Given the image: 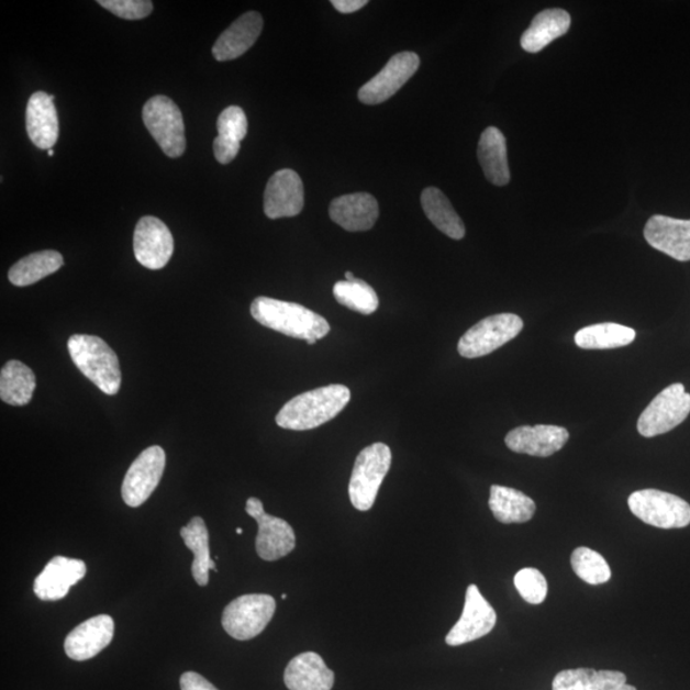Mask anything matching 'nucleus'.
I'll use <instances>...</instances> for the list:
<instances>
[{
    "label": "nucleus",
    "mask_w": 690,
    "mask_h": 690,
    "mask_svg": "<svg viewBox=\"0 0 690 690\" xmlns=\"http://www.w3.org/2000/svg\"><path fill=\"white\" fill-rule=\"evenodd\" d=\"M251 315L258 324L278 333L315 344L331 332V325L319 313L302 304L257 297L251 303Z\"/></svg>",
    "instance_id": "1"
},
{
    "label": "nucleus",
    "mask_w": 690,
    "mask_h": 690,
    "mask_svg": "<svg viewBox=\"0 0 690 690\" xmlns=\"http://www.w3.org/2000/svg\"><path fill=\"white\" fill-rule=\"evenodd\" d=\"M350 401V390L334 383L297 396L277 415V425L286 430L305 431L332 421Z\"/></svg>",
    "instance_id": "2"
},
{
    "label": "nucleus",
    "mask_w": 690,
    "mask_h": 690,
    "mask_svg": "<svg viewBox=\"0 0 690 690\" xmlns=\"http://www.w3.org/2000/svg\"><path fill=\"white\" fill-rule=\"evenodd\" d=\"M69 356L93 386L107 396L121 389L122 374L115 352L99 336L75 334L68 341Z\"/></svg>",
    "instance_id": "3"
},
{
    "label": "nucleus",
    "mask_w": 690,
    "mask_h": 690,
    "mask_svg": "<svg viewBox=\"0 0 690 690\" xmlns=\"http://www.w3.org/2000/svg\"><path fill=\"white\" fill-rule=\"evenodd\" d=\"M391 466V450L387 444L376 443L358 454L349 481V499L359 512L374 507L376 498Z\"/></svg>",
    "instance_id": "4"
},
{
    "label": "nucleus",
    "mask_w": 690,
    "mask_h": 690,
    "mask_svg": "<svg viewBox=\"0 0 690 690\" xmlns=\"http://www.w3.org/2000/svg\"><path fill=\"white\" fill-rule=\"evenodd\" d=\"M276 610L277 602L270 594H243L224 609L223 628L234 639H253L265 631Z\"/></svg>",
    "instance_id": "5"
},
{
    "label": "nucleus",
    "mask_w": 690,
    "mask_h": 690,
    "mask_svg": "<svg viewBox=\"0 0 690 690\" xmlns=\"http://www.w3.org/2000/svg\"><path fill=\"white\" fill-rule=\"evenodd\" d=\"M631 512L642 522L663 530L685 528L690 524V505L672 493L647 489L632 493Z\"/></svg>",
    "instance_id": "6"
},
{
    "label": "nucleus",
    "mask_w": 690,
    "mask_h": 690,
    "mask_svg": "<svg viewBox=\"0 0 690 690\" xmlns=\"http://www.w3.org/2000/svg\"><path fill=\"white\" fill-rule=\"evenodd\" d=\"M143 120L164 154L172 159L183 155L185 122L175 101L163 96L152 98L144 107Z\"/></svg>",
    "instance_id": "7"
},
{
    "label": "nucleus",
    "mask_w": 690,
    "mask_h": 690,
    "mask_svg": "<svg viewBox=\"0 0 690 690\" xmlns=\"http://www.w3.org/2000/svg\"><path fill=\"white\" fill-rule=\"evenodd\" d=\"M523 326V320L514 313L486 318L461 336L459 355L466 358L488 356L520 335Z\"/></svg>",
    "instance_id": "8"
},
{
    "label": "nucleus",
    "mask_w": 690,
    "mask_h": 690,
    "mask_svg": "<svg viewBox=\"0 0 690 690\" xmlns=\"http://www.w3.org/2000/svg\"><path fill=\"white\" fill-rule=\"evenodd\" d=\"M690 413V394L683 383H672L664 389L641 414L638 433L645 437H655L669 433Z\"/></svg>",
    "instance_id": "9"
},
{
    "label": "nucleus",
    "mask_w": 690,
    "mask_h": 690,
    "mask_svg": "<svg viewBox=\"0 0 690 690\" xmlns=\"http://www.w3.org/2000/svg\"><path fill=\"white\" fill-rule=\"evenodd\" d=\"M246 512L258 524L256 552L263 560L277 561L294 550L296 535L292 525L281 518L266 514L261 500L249 498Z\"/></svg>",
    "instance_id": "10"
},
{
    "label": "nucleus",
    "mask_w": 690,
    "mask_h": 690,
    "mask_svg": "<svg viewBox=\"0 0 690 690\" xmlns=\"http://www.w3.org/2000/svg\"><path fill=\"white\" fill-rule=\"evenodd\" d=\"M167 456L160 446L155 445L145 449L132 463L122 485V498L131 508H138L145 503L158 488Z\"/></svg>",
    "instance_id": "11"
},
{
    "label": "nucleus",
    "mask_w": 690,
    "mask_h": 690,
    "mask_svg": "<svg viewBox=\"0 0 690 690\" xmlns=\"http://www.w3.org/2000/svg\"><path fill=\"white\" fill-rule=\"evenodd\" d=\"M420 57L412 52H403L391 57L378 75L365 84L358 91L360 103L366 105H378L403 88L418 73Z\"/></svg>",
    "instance_id": "12"
},
{
    "label": "nucleus",
    "mask_w": 690,
    "mask_h": 690,
    "mask_svg": "<svg viewBox=\"0 0 690 690\" xmlns=\"http://www.w3.org/2000/svg\"><path fill=\"white\" fill-rule=\"evenodd\" d=\"M498 615L476 585L466 592L465 609L456 625L446 635V645L457 647L480 639L496 628Z\"/></svg>",
    "instance_id": "13"
},
{
    "label": "nucleus",
    "mask_w": 690,
    "mask_h": 690,
    "mask_svg": "<svg viewBox=\"0 0 690 690\" xmlns=\"http://www.w3.org/2000/svg\"><path fill=\"white\" fill-rule=\"evenodd\" d=\"M133 249L141 265L151 270H160L170 260L175 251V240L160 219L144 216L136 225Z\"/></svg>",
    "instance_id": "14"
},
{
    "label": "nucleus",
    "mask_w": 690,
    "mask_h": 690,
    "mask_svg": "<svg viewBox=\"0 0 690 690\" xmlns=\"http://www.w3.org/2000/svg\"><path fill=\"white\" fill-rule=\"evenodd\" d=\"M304 207V190L300 176L292 169H281L271 176L264 194V211L270 219L292 218Z\"/></svg>",
    "instance_id": "15"
},
{
    "label": "nucleus",
    "mask_w": 690,
    "mask_h": 690,
    "mask_svg": "<svg viewBox=\"0 0 690 690\" xmlns=\"http://www.w3.org/2000/svg\"><path fill=\"white\" fill-rule=\"evenodd\" d=\"M114 637V621L109 615H98L76 626L67 635L65 650L75 661H86L105 649Z\"/></svg>",
    "instance_id": "16"
},
{
    "label": "nucleus",
    "mask_w": 690,
    "mask_h": 690,
    "mask_svg": "<svg viewBox=\"0 0 690 690\" xmlns=\"http://www.w3.org/2000/svg\"><path fill=\"white\" fill-rule=\"evenodd\" d=\"M568 441V430L553 425L516 427L505 437V444L512 452L539 458L552 457Z\"/></svg>",
    "instance_id": "17"
},
{
    "label": "nucleus",
    "mask_w": 690,
    "mask_h": 690,
    "mask_svg": "<svg viewBox=\"0 0 690 690\" xmlns=\"http://www.w3.org/2000/svg\"><path fill=\"white\" fill-rule=\"evenodd\" d=\"M85 561L56 556L35 579L34 592L42 601H59L65 599L70 587L80 582L86 576Z\"/></svg>",
    "instance_id": "18"
},
{
    "label": "nucleus",
    "mask_w": 690,
    "mask_h": 690,
    "mask_svg": "<svg viewBox=\"0 0 690 690\" xmlns=\"http://www.w3.org/2000/svg\"><path fill=\"white\" fill-rule=\"evenodd\" d=\"M645 238L660 253L690 261V221L655 215L646 224Z\"/></svg>",
    "instance_id": "19"
},
{
    "label": "nucleus",
    "mask_w": 690,
    "mask_h": 690,
    "mask_svg": "<svg viewBox=\"0 0 690 690\" xmlns=\"http://www.w3.org/2000/svg\"><path fill=\"white\" fill-rule=\"evenodd\" d=\"M332 221L348 232L370 231L379 218V203L370 193L341 196L329 209Z\"/></svg>",
    "instance_id": "20"
},
{
    "label": "nucleus",
    "mask_w": 690,
    "mask_h": 690,
    "mask_svg": "<svg viewBox=\"0 0 690 690\" xmlns=\"http://www.w3.org/2000/svg\"><path fill=\"white\" fill-rule=\"evenodd\" d=\"M29 137L41 151H51L57 144L59 123L54 97L37 91L30 98L26 109Z\"/></svg>",
    "instance_id": "21"
},
{
    "label": "nucleus",
    "mask_w": 690,
    "mask_h": 690,
    "mask_svg": "<svg viewBox=\"0 0 690 690\" xmlns=\"http://www.w3.org/2000/svg\"><path fill=\"white\" fill-rule=\"evenodd\" d=\"M263 27L264 21L260 13L247 12L241 15L219 36L213 46L215 59L226 62L243 56L256 43Z\"/></svg>",
    "instance_id": "22"
},
{
    "label": "nucleus",
    "mask_w": 690,
    "mask_h": 690,
    "mask_svg": "<svg viewBox=\"0 0 690 690\" xmlns=\"http://www.w3.org/2000/svg\"><path fill=\"white\" fill-rule=\"evenodd\" d=\"M334 681V671L315 653L296 656L285 671V683L289 690H332Z\"/></svg>",
    "instance_id": "23"
},
{
    "label": "nucleus",
    "mask_w": 690,
    "mask_h": 690,
    "mask_svg": "<svg viewBox=\"0 0 690 690\" xmlns=\"http://www.w3.org/2000/svg\"><path fill=\"white\" fill-rule=\"evenodd\" d=\"M553 690H637L625 674L613 670L570 669L556 674Z\"/></svg>",
    "instance_id": "24"
},
{
    "label": "nucleus",
    "mask_w": 690,
    "mask_h": 690,
    "mask_svg": "<svg viewBox=\"0 0 690 690\" xmlns=\"http://www.w3.org/2000/svg\"><path fill=\"white\" fill-rule=\"evenodd\" d=\"M478 160L486 179L496 186H505L511 180L508 164L507 140L500 130L486 129L478 144Z\"/></svg>",
    "instance_id": "25"
},
{
    "label": "nucleus",
    "mask_w": 690,
    "mask_h": 690,
    "mask_svg": "<svg viewBox=\"0 0 690 690\" xmlns=\"http://www.w3.org/2000/svg\"><path fill=\"white\" fill-rule=\"evenodd\" d=\"M570 23L569 13L558 8L538 13L521 38L522 48L530 53L545 49L555 38L568 33Z\"/></svg>",
    "instance_id": "26"
},
{
    "label": "nucleus",
    "mask_w": 690,
    "mask_h": 690,
    "mask_svg": "<svg viewBox=\"0 0 690 690\" xmlns=\"http://www.w3.org/2000/svg\"><path fill=\"white\" fill-rule=\"evenodd\" d=\"M489 505L500 523H525L536 513V504L525 493L504 486L492 485Z\"/></svg>",
    "instance_id": "27"
},
{
    "label": "nucleus",
    "mask_w": 690,
    "mask_h": 690,
    "mask_svg": "<svg viewBox=\"0 0 690 690\" xmlns=\"http://www.w3.org/2000/svg\"><path fill=\"white\" fill-rule=\"evenodd\" d=\"M180 537L193 553L192 576L201 587L209 585L210 570L216 571L215 561L211 559L209 531L201 516H193L190 523L180 528Z\"/></svg>",
    "instance_id": "28"
},
{
    "label": "nucleus",
    "mask_w": 690,
    "mask_h": 690,
    "mask_svg": "<svg viewBox=\"0 0 690 690\" xmlns=\"http://www.w3.org/2000/svg\"><path fill=\"white\" fill-rule=\"evenodd\" d=\"M422 209L436 229L453 240H461L466 235L465 223L454 210L446 196L435 187H429L421 196Z\"/></svg>",
    "instance_id": "29"
},
{
    "label": "nucleus",
    "mask_w": 690,
    "mask_h": 690,
    "mask_svg": "<svg viewBox=\"0 0 690 690\" xmlns=\"http://www.w3.org/2000/svg\"><path fill=\"white\" fill-rule=\"evenodd\" d=\"M36 389V376L20 360L7 363L0 372V398L10 405H26L33 399Z\"/></svg>",
    "instance_id": "30"
},
{
    "label": "nucleus",
    "mask_w": 690,
    "mask_h": 690,
    "mask_svg": "<svg viewBox=\"0 0 690 690\" xmlns=\"http://www.w3.org/2000/svg\"><path fill=\"white\" fill-rule=\"evenodd\" d=\"M65 265V258L57 251H41L15 263L8 279L15 287H27L57 272Z\"/></svg>",
    "instance_id": "31"
},
{
    "label": "nucleus",
    "mask_w": 690,
    "mask_h": 690,
    "mask_svg": "<svg viewBox=\"0 0 690 690\" xmlns=\"http://www.w3.org/2000/svg\"><path fill=\"white\" fill-rule=\"evenodd\" d=\"M635 335L632 327L605 323L580 329L575 342L582 349H614L633 343Z\"/></svg>",
    "instance_id": "32"
},
{
    "label": "nucleus",
    "mask_w": 690,
    "mask_h": 690,
    "mask_svg": "<svg viewBox=\"0 0 690 690\" xmlns=\"http://www.w3.org/2000/svg\"><path fill=\"white\" fill-rule=\"evenodd\" d=\"M333 293L335 300L344 308L363 315H371L379 308V297L375 289L357 278L352 281H338L333 288Z\"/></svg>",
    "instance_id": "33"
},
{
    "label": "nucleus",
    "mask_w": 690,
    "mask_h": 690,
    "mask_svg": "<svg viewBox=\"0 0 690 690\" xmlns=\"http://www.w3.org/2000/svg\"><path fill=\"white\" fill-rule=\"evenodd\" d=\"M571 568L586 583L598 586L609 582L611 569L602 555L588 547H578L571 554Z\"/></svg>",
    "instance_id": "34"
},
{
    "label": "nucleus",
    "mask_w": 690,
    "mask_h": 690,
    "mask_svg": "<svg viewBox=\"0 0 690 690\" xmlns=\"http://www.w3.org/2000/svg\"><path fill=\"white\" fill-rule=\"evenodd\" d=\"M514 586L521 598L532 605H539L547 596V580L539 570L524 568L514 577Z\"/></svg>",
    "instance_id": "35"
},
{
    "label": "nucleus",
    "mask_w": 690,
    "mask_h": 690,
    "mask_svg": "<svg viewBox=\"0 0 690 690\" xmlns=\"http://www.w3.org/2000/svg\"><path fill=\"white\" fill-rule=\"evenodd\" d=\"M247 116L240 107L226 108L218 118V132L221 137L242 143V140L247 135Z\"/></svg>",
    "instance_id": "36"
},
{
    "label": "nucleus",
    "mask_w": 690,
    "mask_h": 690,
    "mask_svg": "<svg viewBox=\"0 0 690 690\" xmlns=\"http://www.w3.org/2000/svg\"><path fill=\"white\" fill-rule=\"evenodd\" d=\"M99 5L124 20H143L153 12L148 0H99Z\"/></svg>",
    "instance_id": "37"
},
{
    "label": "nucleus",
    "mask_w": 690,
    "mask_h": 690,
    "mask_svg": "<svg viewBox=\"0 0 690 690\" xmlns=\"http://www.w3.org/2000/svg\"><path fill=\"white\" fill-rule=\"evenodd\" d=\"M241 151L238 141L218 136L214 141L215 158L221 164H230L235 159Z\"/></svg>",
    "instance_id": "38"
},
{
    "label": "nucleus",
    "mask_w": 690,
    "mask_h": 690,
    "mask_svg": "<svg viewBox=\"0 0 690 690\" xmlns=\"http://www.w3.org/2000/svg\"><path fill=\"white\" fill-rule=\"evenodd\" d=\"M180 689L182 690H219L209 680L198 672L187 671L180 677Z\"/></svg>",
    "instance_id": "39"
},
{
    "label": "nucleus",
    "mask_w": 690,
    "mask_h": 690,
    "mask_svg": "<svg viewBox=\"0 0 690 690\" xmlns=\"http://www.w3.org/2000/svg\"><path fill=\"white\" fill-rule=\"evenodd\" d=\"M332 4L336 11L341 13L349 14L357 12L360 8L368 4L367 0H333Z\"/></svg>",
    "instance_id": "40"
},
{
    "label": "nucleus",
    "mask_w": 690,
    "mask_h": 690,
    "mask_svg": "<svg viewBox=\"0 0 690 690\" xmlns=\"http://www.w3.org/2000/svg\"><path fill=\"white\" fill-rule=\"evenodd\" d=\"M356 277L353 276V274L350 271L345 272V280L352 281L355 280Z\"/></svg>",
    "instance_id": "41"
},
{
    "label": "nucleus",
    "mask_w": 690,
    "mask_h": 690,
    "mask_svg": "<svg viewBox=\"0 0 690 690\" xmlns=\"http://www.w3.org/2000/svg\"><path fill=\"white\" fill-rule=\"evenodd\" d=\"M48 154H49V156H53V155H54V151H53V148H51V151H48Z\"/></svg>",
    "instance_id": "42"
},
{
    "label": "nucleus",
    "mask_w": 690,
    "mask_h": 690,
    "mask_svg": "<svg viewBox=\"0 0 690 690\" xmlns=\"http://www.w3.org/2000/svg\"><path fill=\"white\" fill-rule=\"evenodd\" d=\"M237 533H238V535H242L243 530L242 528H237Z\"/></svg>",
    "instance_id": "43"
}]
</instances>
